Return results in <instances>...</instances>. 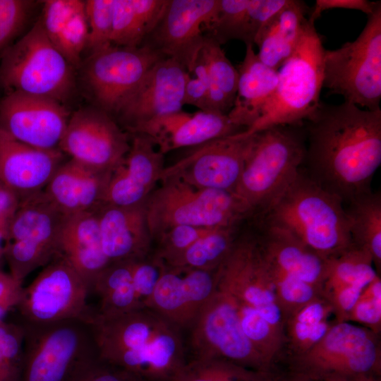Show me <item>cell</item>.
I'll list each match as a JSON object with an SVG mask.
<instances>
[{"label": "cell", "mask_w": 381, "mask_h": 381, "mask_svg": "<svg viewBox=\"0 0 381 381\" xmlns=\"http://www.w3.org/2000/svg\"><path fill=\"white\" fill-rule=\"evenodd\" d=\"M345 321L357 323L375 334L381 328V279L377 274L363 290Z\"/></svg>", "instance_id": "obj_44"}, {"label": "cell", "mask_w": 381, "mask_h": 381, "mask_svg": "<svg viewBox=\"0 0 381 381\" xmlns=\"http://www.w3.org/2000/svg\"><path fill=\"white\" fill-rule=\"evenodd\" d=\"M19 202L20 198L0 182V217H11Z\"/></svg>", "instance_id": "obj_52"}, {"label": "cell", "mask_w": 381, "mask_h": 381, "mask_svg": "<svg viewBox=\"0 0 381 381\" xmlns=\"http://www.w3.org/2000/svg\"><path fill=\"white\" fill-rule=\"evenodd\" d=\"M114 0L85 1L89 35L87 49L90 52L111 45Z\"/></svg>", "instance_id": "obj_41"}, {"label": "cell", "mask_w": 381, "mask_h": 381, "mask_svg": "<svg viewBox=\"0 0 381 381\" xmlns=\"http://www.w3.org/2000/svg\"><path fill=\"white\" fill-rule=\"evenodd\" d=\"M43 3L40 20L52 42L71 18L85 5V1L80 0H47Z\"/></svg>", "instance_id": "obj_46"}, {"label": "cell", "mask_w": 381, "mask_h": 381, "mask_svg": "<svg viewBox=\"0 0 381 381\" xmlns=\"http://www.w3.org/2000/svg\"><path fill=\"white\" fill-rule=\"evenodd\" d=\"M194 106L201 111L208 109V90L205 83L196 77L188 79L183 97V105Z\"/></svg>", "instance_id": "obj_51"}, {"label": "cell", "mask_w": 381, "mask_h": 381, "mask_svg": "<svg viewBox=\"0 0 381 381\" xmlns=\"http://www.w3.org/2000/svg\"><path fill=\"white\" fill-rule=\"evenodd\" d=\"M63 162L59 149L34 147L0 129V182L20 200L42 191Z\"/></svg>", "instance_id": "obj_24"}, {"label": "cell", "mask_w": 381, "mask_h": 381, "mask_svg": "<svg viewBox=\"0 0 381 381\" xmlns=\"http://www.w3.org/2000/svg\"><path fill=\"white\" fill-rule=\"evenodd\" d=\"M246 54L237 71V91L232 108L227 114L236 126L246 130L260 117L275 92L278 70L263 64L246 44Z\"/></svg>", "instance_id": "obj_27"}, {"label": "cell", "mask_w": 381, "mask_h": 381, "mask_svg": "<svg viewBox=\"0 0 381 381\" xmlns=\"http://www.w3.org/2000/svg\"><path fill=\"white\" fill-rule=\"evenodd\" d=\"M88 322L99 361L141 381H175L187 361L182 332L147 307Z\"/></svg>", "instance_id": "obj_2"}, {"label": "cell", "mask_w": 381, "mask_h": 381, "mask_svg": "<svg viewBox=\"0 0 381 381\" xmlns=\"http://www.w3.org/2000/svg\"><path fill=\"white\" fill-rule=\"evenodd\" d=\"M307 121L310 177L344 202L371 191L381 164V109L320 102Z\"/></svg>", "instance_id": "obj_1"}, {"label": "cell", "mask_w": 381, "mask_h": 381, "mask_svg": "<svg viewBox=\"0 0 381 381\" xmlns=\"http://www.w3.org/2000/svg\"><path fill=\"white\" fill-rule=\"evenodd\" d=\"M74 68L51 42L40 19L1 56L0 84L7 91L64 104L75 88Z\"/></svg>", "instance_id": "obj_9"}, {"label": "cell", "mask_w": 381, "mask_h": 381, "mask_svg": "<svg viewBox=\"0 0 381 381\" xmlns=\"http://www.w3.org/2000/svg\"><path fill=\"white\" fill-rule=\"evenodd\" d=\"M78 381H141L119 368L99 361Z\"/></svg>", "instance_id": "obj_50"}, {"label": "cell", "mask_w": 381, "mask_h": 381, "mask_svg": "<svg viewBox=\"0 0 381 381\" xmlns=\"http://www.w3.org/2000/svg\"><path fill=\"white\" fill-rule=\"evenodd\" d=\"M376 335L355 323L337 322L312 348L294 356L292 375L303 381H358L377 377L381 353Z\"/></svg>", "instance_id": "obj_10"}, {"label": "cell", "mask_w": 381, "mask_h": 381, "mask_svg": "<svg viewBox=\"0 0 381 381\" xmlns=\"http://www.w3.org/2000/svg\"><path fill=\"white\" fill-rule=\"evenodd\" d=\"M270 373L258 371L222 358H191L175 381H270Z\"/></svg>", "instance_id": "obj_37"}, {"label": "cell", "mask_w": 381, "mask_h": 381, "mask_svg": "<svg viewBox=\"0 0 381 381\" xmlns=\"http://www.w3.org/2000/svg\"><path fill=\"white\" fill-rule=\"evenodd\" d=\"M344 201L310 176L298 173L261 214L264 226L284 229L331 258L353 246Z\"/></svg>", "instance_id": "obj_4"}, {"label": "cell", "mask_w": 381, "mask_h": 381, "mask_svg": "<svg viewBox=\"0 0 381 381\" xmlns=\"http://www.w3.org/2000/svg\"><path fill=\"white\" fill-rule=\"evenodd\" d=\"M131 135L130 148L111 171L104 205L133 207L143 205L159 182L165 167L164 155L147 136Z\"/></svg>", "instance_id": "obj_22"}, {"label": "cell", "mask_w": 381, "mask_h": 381, "mask_svg": "<svg viewBox=\"0 0 381 381\" xmlns=\"http://www.w3.org/2000/svg\"><path fill=\"white\" fill-rule=\"evenodd\" d=\"M337 322L332 306L320 296L286 318L285 344H289L294 356H298L320 341Z\"/></svg>", "instance_id": "obj_32"}, {"label": "cell", "mask_w": 381, "mask_h": 381, "mask_svg": "<svg viewBox=\"0 0 381 381\" xmlns=\"http://www.w3.org/2000/svg\"><path fill=\"white\" fill-rule=\"evenodd\" d=\"M70 116L64 104L44 97L11 92L0 100V129L42 150L59 149Z\"/></svg>", "instance_id": "obj_17"}, {"label": "cell", "mask_w": 381, "mask_h": 381, "mask_svg": "<svg viewBox=\"0 0 381 381\" xmlns=\"http://www.w3.org/2000/svg\"><path fill=\"white\" fill-rule=\"evenodd\" d=\"M217 269L166 266L147 308L181 332L188 331L215 291Z\"/></svg>", "instance_id": "obj_19"}, {"label": "cell", "mask_w": 381, "mask_h": 381, "mask_svg": "<svg viewBox=\"0 0 381 381\" xmlns=\"http://www.w3.org/2000/svg\"><path fill=\"white\" fill-rule=\"evenodd\" d=\"M23 341L22 324L0 322V381H20Z\"/></svg>", "instance_id": "obj_40"}, {"label": "cell", "mask_w": 381, "mask_h": 381, "mask_svg": "<svg viewBox=\"0 0 381 381\" xmlns=\"http://www.w3.org/2000/svg\"><path fill=\"white\" fill-rule=\"evenodd\" d=\"M190 76L178 61L167 56L159 60L116 114L126 131L182 110L185 86Z\"/></svg>", "instance_id": "obj_21"}, {"label": "cell", "mask_w": 381, "mask_h": 381, "mask_svg": "<svg viewBox=\"0 0 381 381\" xmlns=\"http://www.w3.org/2000/svg\"><path fill=\"white\" fill-rule=\"evenodd\" d=\"M373 265L370 255L356 246L329 258L322 296L340 287L367 286L377 275Z\"/></svg>", "instance_id": "obj_36"}, {"label": "cell", "mask_w": 381, "mask_h": 381, "mask_svg": "<svg viewBox=\"0 0 381 381\" xmlns=\"http://www.w3.org/2000/svg\"><path fill=\"white\" fill-rule=\"evenodd\" d=\"M301 125L276 126L253 133L234 190L253 214L271 205L300 172L306 147Z\"/></svg>", "instance_id": "obj_5"}, {"label": "cell", "mask_w": 381, "mask_h": 381, "mask_svg": "<svg viewBox=\"0 0 381 381\" xmlns=\"http://www.w3.org/2000/svg\"><path fill=\"white\" fill-rule=\"evenodd\" d=\"M111 173L70 159L57 168L43 191L66 216L97 211L104 205Z\"/></svg>", "instance_id": "obj_25"}, {"label": "cell", "mask_w": 381, "mask_h": 381, "mask_svg": "<svg viewBox=\"0 0 381 381\" xmlns=\"http://www.w3.org/2000/svg\"><path fill=\"white\" fill-rule=\"evenodd\" d=\"M252 137L244 130L194 147L174 164L165 167L159 181L172 178L198 188L234 193Z\"/></svg>", "instance_id": "obj_15"}, {"label": "cell", "mask_w": 381, "mask_h": 381, "mask_svg": "<svg viewBox=\"0 0 381 381\" xmlns=\"http://www.w3.org/2000/svg\"><path fill=\"white\" fill-rule=\"evenodd\" d=\"M270 381H303L291 375V377L284 380H277L275 377H272Z\"/></svg>", "instance_id": "obj_54"}, {"label": "cell", "mask_w": 381, "mask_h": 381, "mask_svg": "<svg viewBox=\"0 0 381 381\" xmlns=\"http://www.w3.org/2000/svg\"><path fill=\"white\" fill-rule=\"evenodd\" d=\"M358 381H380V380L377 379V377H370L361 379Z\"/></svg>", "instance_id": "obj_55"}, {"label": "cell", "mask_w": 381, "mask_h": 381, "mask_svg": "<svg viewBox=\"0 0 381 381\" xmlns=\"http://www.w3.org/2000/svg\"><path fill=\"white\" fill-rule=\"evenodd\" d=\"M378 2L367 0H316L313 6L309 8L308 19L314 24L323 11L333 8L358 10L369 16Z\"/></svg>", "instance_id": "obj_49"}, {"label": "cell", "mask_w": 381, "mask_h": 381, "mask_svg": "<svg viewBox=\"0 0 381 381\" xmlns=\"http://www.w3.org/2000/svg\"><path fill=\"white\" fill-rule=\"evenodd\" d=\"M98 210L67 216L60 239V253L83 277L91 291L97 278L111 265L102 248Z\"/></svg>", "instance_id": "obj_28"}, {"label": "cell", "mask_w": 381, "mask_h": 381, "mask_svg": "<svg viewBox=\"0 0 381 381\" xmlns=\"http://www.w3.org/2000/svg\"><path fill=\"white\" fill-rule=\"evenodd\" d=\"M249 3L250 0H219L215 16L206 29L208 36L220 44L231 40L247 44Z\"/></svg>", "instance_id": "obj_38"}, {"label": "cell", "mask_w": 381, "mask_h": 381, "mask_svg": "<svg viewBox=\"0 0 381 381\" xmlns=\"http://www.w3.org/2000/svg\"><path fill=\"white\" fill-rule=\"evenodd\" d=\"M287 2L288 0H250L248 9V44H254L260 31Z\"/></svg>", "instance_id": "obj_47"}, {"label": "cell", "mask_w": 381, "mask_h": 381, "mask_svg": "<svg viewBox=\"0 0 381 381\" xmlns=\"http://www.w3.org/2000/svg\"><path fill=\"white\" fill-rule=\"evenodd\" d=\"M130 138L109 114L85 108L70 116L59 149L80 163L112 171L128 152Z\"/></svg>", "instance_id": "obj_16"}, {"label": "cell", "mask_w": 381, "mask_h": 381, "mask_svg": "<svg viewBox=\"0 0 381 381\" xmlns=\"http://www.w3.org/2000/svg\"><path fill=\"white\" fill-rule=\"evenodd\" d=\"M346 210L353 245L365 250L374 265H381V196L370 191L353 199Z\"/></svg>", "instance_id": "obj_34"}, {"label": "cell", "mask_w": 381, "mask_h": 381, "mask_svg": "<svg viewBox=\"0 0 381 381\" xmlns=\"http://www.w3.org/2000/svg\"><path fill=\"white\" fill-rule=\"evenodd\" d=\"M163 57L146 44L138 47L111 44L90 52L83 66V81L97 107L113 116Z\"/></svg>", "instance_id": "obj_14"}, {"label": "cell", "mask_w": 381, "mask_h": 381, "mask_svg": "<svg viewBox=\"0 0 381 381\" xmlns=\"http://www.w3.org/2000/svg\"><path fill=\"white\" fill-rule=\"evenodd\" d=\"M23 289V282L0 270V322L4 321L11 310L17 308Z\"/></svg>", "instance_id": "obj_48"}, {"label": "cell", "mask_w": 381, "mask_h": 381, "mask_svg": "<svg viewBox=\"0 0 381 381\" xmlns=\"http://www.w3.org/2000/svg\"><path fill=\"white\" fill-rule=\"evenodd\" d=\"M11 217H0V267L1 260L4 258L8 224Z\"/></svg>", "instance_id": "obj_53"}, {"label": "cell", "mask_w": 381, "mask_h": 381, "mask_svg": "<svg viewBox=\"0 0 381 381\" xmlns=\"http://www.w3.org/2000/svg\"><path fill=\"white\" fill-rule=\"evenodd\" d=\"M144 204L133 207L103 205L99 209L102 248L111 264L143 258L153 252Z\"/></svg>", "instance_id": "obj_26"}, {"label": "cell", "mask_w": 381, "mask_h": 381, "mask_svg": "<svg viewBox=\"0 0 381 381\" xmlns=\"http://www.w3.org/2000/svg\"><path fill=\"white\" fill-rule=\"evenodd\" d=\"M0 270H1V267H0Z\"/></svg>", "instance_id": "obj_56"}, {"label": "cell", "mask_w": 381, "mask_h": 381, "mask_svg": "<svg viewBox=\"0 0 381 381\" xmlns=\"http://www.w3.org/2000/svg\"><path fill=\"white\" fill-rule=\"evenodd\" d=\"M159 182L144 204L153 242L176 226L234 227L253 215L234 192L198 188L172 178Z\"/></svg>", "instance_id": "obj_7"}, {"label": "cell", "mask_w": 381, "mask_h": 381, "mask_svg": "<svg viewBox=\"0 0 381 381\" xmlns=\"http://www.w3.org/2000/svg\"><path fill=\"white\" fill-rule=\"evenodd\" d=\"M244 131L227 114L213 111L188 113L180 110L137 126L128 133L147 136L163 155L183 147H194L212 140Z\"/></svg>", "instance_id": "obj_23"}, {"label": "cell", "mask_w": 381, "mask_h": 381, "mask_svg": "<svg viewBox=\"0 0 381 381\" xmlns=\"http://www.w3.org/2000/svg\"><path fill=\"white\" fill-rule=\"evenodd\" d=\"M268 260L289 274L320 290L327 272L326 258L301 242L289 231L264 226L259 236Z\"/></svg>", "instance_id": "obj_29"}, {"label": "cell", "mask_w": 381, "mask_h": 381, "mask_svg": "<svg viewBox=\"0 0 381 381\" xmlns=\"http://www.w3.org/2000/svg\"><path fill=\"white\" fill-rule=\"evenodd\" d=\"M20 381H78L100 361L88 322H23Z\"/></svg>", "instance_id": "obj_6"}, {"label": "cell", "mask_w": 381, "mask_h": 381, "mask_svg": "<svg viewBox=\"0 0 381 381\" xmlns=\"http://www.w3.org/2000/svg\"><path fill=\"white\" fill-rule=\"evenodd\" d=\"M322 87L341 95L346 102L368 110L380 109V1L354 41L325 50Z\"/></svg>", "instance_id": "obj_11"}, {"label": "cell", "mask_w": 381, "mask_h": 381, "mask_svg": "<svg viewBox=\"0 0 381 381\" xmlns=\"http://www.w3.org/2000/svg\"><path fill=\"white\" fill-rule=\"evenodd\" d=\"M35 2L0 0V57L24 28Z\"/></svg>", "instance_id": "obj_45"}, {"label": "cell", "mask_w": 381, "mask_h": 381, "mask_svg": "<svg viewBox=\"0 0 381 381\" xmlns=\"http://www.w3.org/2000/svg\"><path fill=\"white\" fill-rule=\"evenodd\" d=\"M238 226L217 228L201 237L166 266L215 270L230 253L238 236Z\"/></svg>", "instance_id": "obj_35"}, {"label": "cell", "mask_w": 381, "mask_h": 381, "mask_svg": "<svg viewBox=\"0 0 381 381\" xmlns=\"http://www.w3.org/2000/svg\"><path fill=\"white\" fill-rule=\"evenodd\" d=\"M217 228L179 225L162 233L155 241L154 253L168 265L201 237Z\"/></svg>", "instance_id": "obj_43"}, {"label": "cell", "mask_w": 381, "mask_h": 381, "mask_svg": "<svg viewBox=\"0 0 381 381\" xmlns=\"http://www.w3.org/2000/svg\"><path fill=\"white\" fill-rule=\"evenodd\" d=\"M309 8L303 1L288 0L257 36L259 59L279 70L295 51L308 23Z\"/></svg>", "instance_id": "obj_30"}, {"label": "cell", "mask_w": 381, "mask_h": 381, "mask_svg": "<svg viewBox=\"0 0 381 381\" xmlns=\"http://www.w3.org/2000/svg\"><path fill=\"white\" fill-rule=\"evenodd\" d=\"M219 0H169L167 9L146 44L172 58L191 73L207 26L217 13Z\"/></svg>", "instance_id": "obj_20"}, {"label": "cell", "mask_w": 381, "mask_h": 381, "mask_svg": "<svg viewBox=\"0 0 381 381\" xmlns=\"http://www.w3.org/2000/svg\"><path fill=\"white\" fill-rule=\"evenodd\" d=\"M88 35L85 5L64 25L52 43L75 68L81 66V54L87 47Z\"/></svg>", "instance_id": "obj_42"}, {"label": "cell", "mask_w": 381, "mask_h": 381, "mask_svg": "<svg viewBox=\"0 0 381 381\" xmlns=\"http://www.w3.org/2000/svg\"><path fill=\"white\" fill-rule=\"evenodd\" d=\"M200 54L207 71L208 109L227 114L237 91L238 73L226 57L221 44L205 35Z\"/></svg>", "instance_id": "obj_33"}, {"label": "cell", "mask_w": 381, "mask_h": 381, "mask_svg": "<svg viewBox=\"0 0 381 381\" xmlns=\"http://www.w3.org/2000/svg\"><path fill=\"white\" fill-rule=\"evenodd\" d=\"M169 0H114L111 44L138 47L154 31Z\"/></svg>", "instance_id": "obj_31"}, {"label": "cell", "mask_w": 381, "mask_h": 381, "mask_svg": "<svg viewBox=\"0 0 381 381\" xmlns=\"http://www.w3.org/2000/svg\"><path fill=\"white\" fill-rule=\"evenodd\" d=\"M325 49L314 24L308 23L291 56L278 70L273 97L248 134L281 125L302 124L318 107L323 83Z\"/></svg>", "instance_id": "obj_8"}, {"label": "cell", "mask_w": 381, "mask_h": 381, "mask_svg": "<svg viewBox=\"0 0 381 381\" xmlns=\"http://www.w3.org/2000/svg\"><path fill=\"white\" fill-rule=\"evenodd\" d=\"M216 289L234 308L245 337L272 365L285 344V317L259 236L238 235L217 269Z\"/></svg>", "instance_id": "obj_3"}, {"label": "cell", "mask_w": 381, "mask_h": 381, "mask_svg": "<svg viewBox=\"0 0 381 381\" xmlns=\"http://www.w3.org/2000/svg\"><path fill=\"white\" fill-rule=\"evenodd\" d=\"M165 268L154 252L143 258L111 263L92 286V291L99 298L95 313L113 316L146 308Z\"/></svg>", "instance_id": "obj_18"}, {"label": "cell", "mask_w": 381, "mask_h": 381, "mask_svg": "<svg viewBox=\"0 0 381 381\" xmlns=\"http://www.w3.org/2000/svg\"><path fill=\"white\" fill-rule=\"evenodd\" d=\"M268 262L276 296L285 320L304 305L322 296L318 289L289 274L269 260Z\"/></svg>", "instance_id": "obj_39"}, {"label": "cell", "mask_w": 381, "mask_h": 381, "mask_svg": "<svg viewBox=\"0 0 381 381\" xmlns=\"http://www.w3.org/2000/svg\"><path fill=\"white\" fill-rule=\"evenodd\" d=\"M88 284L61 253L26 287L16 308L23 322L46 324L80 319L87 322L95 310L87 303Z\"/></svg>", "instance_id": "obj_13"}, {"label": "cell", "mask_w": 381, "mask_h": 381, "mask_svg": "<svg viewBox=\"0 0 381 381\" xmlns=\"http://www.w3.org/2000/svg\"><path fill=\"white\" fill-rule=\"evenodd\" d=\"M66 217L43 190L20 200L8 224L4 251L14 278L23 282L29 274L60 253Z\"/></svg>", "instance_id": "obj_12"}]
</instances>
